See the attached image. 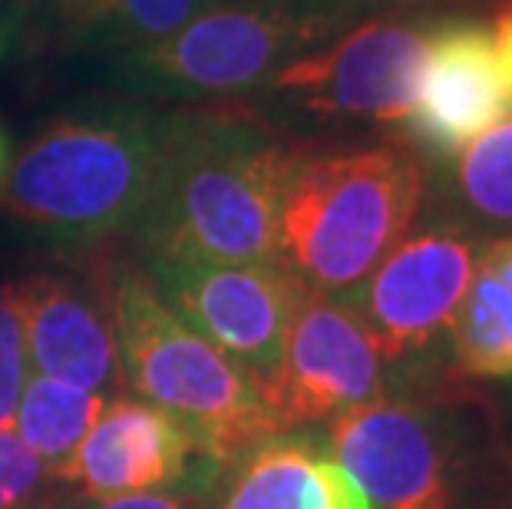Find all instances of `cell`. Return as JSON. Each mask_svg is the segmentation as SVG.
<instances>
[{
    "mask_svg": "<svg viewBox=\"0 0 512 509\" xmlns=\"http://www.w3.org/2000/svg\"><path fill=\"white\" fill-rule=\"evenodd\" d=\"M298 146L252 116L169 113L133 238L152 258L275 262L278 202Z\"/></svg>",
    "mask_w": 512,
    "mask_h": 509,
    "instance_id": "obj_1",
    "label": "cell"
},
{
    "mask_svg": "<svg viewBox=\"0 0 512 509\" xmlns=\"http://www.w3.org/2000/svg\"><path fill=\"white\" fill-rule=\"evenodd\" d=\"M423 166L410 149H298L278 202L275 262L304 288L351 295L410 235Z\"/></svg>",
    "mask_w": 512,
    "mask_h": 509,
    "instance_id": "obj_2",
    "label": "cell"
},
{
    "mask_svg": "<svg viewBox=\"0 0 512 509\" xmlns=\"http://www.w3.org/2000/svg\"><path fill=\"white\" fill-rule=\"evenodd\" d=\"M166 116L90 103L47 119L10 159L0 205L60 238L129 232L149 196Z\"/></svg>",
    "mask_w": 512,
    "mask_h": 509,
    "instance_id": "obj_3",
    "label": "cell"
},
{
    "mask_svg": "<svg viewBox=\"0 0 512 509\" xmlns=\"http://www.w3.org/2000/svg\"><path fill=\"white\" fill-rule=\"evenodd\" d=\"M110 311L123 381L176 420L202 460L228 467L285 427L258 384L225 351L192 331L133 262L106 268Z\"/></svg>",
    "mask_w": 512,
    "mask_h": 509,
    "instance_id": "obj_4",
    "label": "cell"
},
{
    "mask_svg": "<svg viewBox=\"0 0 512 509\" xmlns=\"http://www.w3.org/2000/svg\"><path fill=\"white\" fill-rule=\"evenodd\" d=\"M476 400H390L331 424V453L374 509H489L503 457Z\"/></svg>",
    "mask_w": 512,
    "mask_h": 509,
    "instance_id": "obj_5",
    "label": "cell"
},
{
    "mask_svg": "<svg viewBox=\"0 0 512 509\" xmlns=\"http://www.w3.org/2000/svg\"><path fill=\"white\" fill-rule=\"evenodd\" d=\"M347 10L344 0H219L166 37L106 53V73L156 100H219L318 50Z\"/></svg>",
    "mask_w": 512,
    "mask_h": 509,
    "instance_id": "obj_6",
    "label": "cell"
},
{
    "mask_svg": "<svg viewBox=\"0 0 512 509\" xmlns=\"http://www.w3.org/2000/svg\"><path fill=\"white\" fill-rule=\"evenodd\" d=\"M146 278L159 298L225 351L258 384L275 374L291 314L304 285L278 262H195L143 255Z\"/></svg>",
    "mask_w": 512,
    "mask_h": 509,
    "instance_id": "obj_7",
    "label": "cell"
},
{
    "mask_svg": "<svg viewBox=\"0 0 512 509\" xmlns=\"http://www.w3.org/2000/svg\"><path fill=\"white\" fill-rule=\"evenodd\" d=\"M261 397L285 430L334 424L384 397V357L354 301L301 291Z\"/></svg>",
    "mask_w": 512,
    "mask_h": 509,
    "instance_id": "obj_8",
    "label": "cell"
},
{
    "mask_svg": "<svg viewBox=\"0 0 512 509\" xmlns=\"http://www.w3.org/2000/svg\"><path fill=\"white\" fill-rule=\"evenodd\" d=\"M427 37L403 20H367L331 47L291 60L268 86L291 106L318 116L407 123L417 100Z\"/></svg>",
    "mask_w": 512,
    "mask_h": 509,
    "instance_id": "obj_9",
    "label": "cell"
},
{
    "mask_svg": "<svg viewBox=\"0 0 512 509\" xmlns=\"http://www.w3.org/2000/svg\"><path fill=\"white\" fill-rule=\"evenodd\" d=\"M476 265V242L460 229L407 235L367 278L364 314L384 361L427 351L453 324Z\"/></svg>",
    "mask_w": 512,
    "mask_h": 509,
    "instance_id": "obj_10",
    "label": "cell"
},
{
    "mask_svg": "<svg viewBox=\"0 0 512 509\" xmlns=\"http://www.w3.org/2000/svg\"><path fill=\"white\" fill-rule=\"evenodd\" d=\"M512 113L493 27L446 24L427 37L410 129L437 156H456Z\"/></svg>",
    "mask_w": 512,
    "mask_h": 509,
    "instance_id": "obj_11",
    "label": "cell"
},
{
    "mask_svg": "<svg viewBox=\"0 0 512 509\" xmlns=\"http://www.w3.org/2000/svg\"><path fill=\"white\" fill-rule=\"evenodd\" d=\"M195 443L176 420L143 397H116L103 407L60 480L80 483L93 500L159 493L189 473Z\"/></svg>",
    "mask_w": 512,
    "mask_h": 509,
    "instance_id": "obj_12",
    "label": "cell"
},
{
    "mask_svg": "<svg viewBox=\"0 0 512 509\" xmlns=\"http://www.w3.org/2000/svg\"><path fill=\"white\" fill-rule=\"evenodd\" d=\"M27 357L40 377L73 384L106 397L123 384L119 348L106 301H93L83 288L57 275L17 281Z\"/></svg>",
    "mask_w": 512,
    "mask_h": 509,
    "instance_id": "obj_13",
    "label": "cell"
},
{
    "mask_svg": "<svg viewBox=\"0 0 512 509\" xmlns=\"http://www.w3.org/2000/svg\"><path fill=\"white\" fill-rule=\"evenodd\" d=\"M212 509H374L334 457L301 437H271L225 467Z\"/></svg>",
    "mask_w": 512,
    "mask_h": 509,
    "instance_id": "obj_14",
    "label": "cell"
},
{
    "mask_svg": "<svg viewBox=\"0 0 512 509\" xmlns=\"http://www.w3.org/2000/svg\"><path fill=\"white\" fill-rule=\"evenodd\" d=\"M219 0H24V34L63 53H116L159 40Z\"/></svg>",
    "mask_w": 512,
    "mask_h": 509,
    "instance_id": "obj_15",
    "label": "cell"
},
{
    "mask_svg": "<svg viewBox=\"0 0 512 509\" xmlns=\"http://www.w3.org/2000/svg\"><path fill=\"white\" fill-rule=\"evenodd\" d=\"M450 334L456 367L466 377H512V235L476 255Z\"/></svg>",
    "mask_w": 512,
    "mask_h": 509,
    "instance_id": "obj_16",
    "label": "cell"
},
{
    "mask_svg": "<svg viewBox=\"0 0 512 509\" xmlns=\"http://www.w3.org/2000/svg\"><path fill=\"white\" fill-rule=\"evenodd\" d=\"M103 407L106 397L37 374L24 384L10 427L60 480Z\"/></svg>",
    "mask_w": 512,
    "mask_h": 509,
    "instance_id": "obj_17",
    "label": "cell"
},
{
    "mask_svg": "<svg viewBox=\"0 0 512 509\" xmlns=\"http://www.w3.org/2000/svg\"><path fill=\"white\" fill-rule=\"evenodd\" d=\"M456 182L476 215L512 222V116L456 153Z\"/></svg>",
    "mask_w": 512,
    "mask_h": 509,
    "instance_id": "obj_18",
    "label": "cell"
},
{
    "mask_svg": "<svg viewBox=\"0 0 512 509\" xmlns=\"http://www.w3.org/2000/svg\"><path fill=\"white\" fill-rule=\"evenodd\" d=\"M30 357L24 341V321H20L17 288H0V427H10L17 400L30 381Z\"/></svg>",
    "mask_w": 512,
    "mask_h": 509,
    "instance_id": "obj_19",
    "label": "cell"
},
{
    "mask_svg": "<svg viewBox=\"0 0 512 509\" xmlns=\"http://www.w3.org/2000/svg\"><path fill=\"white\" fill-rule=\"evenodd\" d=\"M47 473L14 427H0V509H34Z\"/></svg>",
    "mask_w": 512,
    "mask_h": 509,
    "instance_id": "obj_20",
    "label": "cell"
},
{
    "mask_svg": "<svg viewBox=\"0 0 512 509\" xmlns=\"http://www.w3.org/2000/svg\"><path fill=\"white\" fill-rule=\"evenodd\" d=\"M90 509H189L182 496L172 493H126V496H110V500H96Z\"/></svg>",
    "mask_w": 512,
    "mask_h": 509,
    "instance_id": "obj_21",
    "label": "cell"
},
{
    "mask_svg": "<svg viewBox=\"0 0 512 509\" xmlns=\"http://www.w3.org/2000/svg\"><path fill=\"white\" fill-rule=\"evenodd\" d=\"M24 37V0H0V63L17 50Z\"/></svg>",
    "mask_w": 512,
    "mask_h": 509,
    "instance_id": "obj_22",
    "label": "cell"
},
{
    "mask_svg": "<svg viewBox=\"0 0 512 509\" xmlns=\"http://www.w3.org/2000/svg\"><path fill=\"white\" fill-rule=\"evenodd\" d=\"M493 37H496L499 60H503V70H506L509 90H512V0H506V4L499 7L496 24H493Z\"/></svg>",
    "mask_w": 512,
    "mask_h": 509,
    "instance_id": "obj_23",
    "label": "cell"
},
{
    "mask_svg": "<svg viewBox=\"0 0 512 509\" xmlns=\"http://www.w3.org/2000/svg\"><path fill=\"white\" fill-rule=\"evenodd\" d=\"M7 166H10V143H7V133L0 129V186H4Z\"/></svg>",
    "mask_w": 512,
    "mask_h": 509,
    "instance_id": "obj_24",
    "label": "cell"
}]
</instances>
